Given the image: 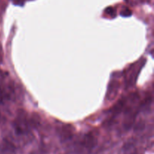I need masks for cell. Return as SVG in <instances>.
<instances>
[{
  "mask_svg": "<svg viewBox=\"0 0 154 154\" xmlns=\"http://www.w3.org/2000/svg\"><path fill=\"white\" fill-rule=\"evenodd\" d=\"M0 94L11 99L14 94V86L8 74L0 69Z\"/></svg>",
  "mask_w": 154,
  "mask_h": 154,
  "instance_id": "1",
  "label": "cell"
},
{
  "mask_svg": "<svg viewBox=\"0 0 154 154\" xmlns=\"http://www.w3.org/2000/svg\"><path fill=\"white\" fill-rule=\"evenodd\" d=\"M144 63H140L138 64H135L129 68V70L126 75V84L128 86H132L135 84V81L137 79V76L139 74L140 70L142 68Z\"/></svg>",
  "mask_w": 154,
  "mask_h": 154,
  "instance_id": "2",
  "label": "cell"
},
{
  "mask_svg": "<svg viewBox=\"0 0 154 154\" xmlns=\"http://www.w3.org/2000/svg\"><path fill=\"white\" fill-rule=\"evenodd\" d=\"M105 11H106V13L109 14H111V15H114V13H115V11H114V9L113 8H111V7L108 8H107Z\"/></svg>",
  "mask_w": 154,
  "mask_h": 154,
  "instance_id": "6",
  "label": "cell"
},
{
  "mask_svg": "<svg viewBox=\"0 0 154 154\" xmlns=\"http://www.w3.org/2000/svg\"><path fill=\"white\" fill-rule=\"evenodd\" d=\"M0 154H16V148L11 142L5 140L0 144Z\"/></svg>",
  "mask_w": 154,
  "mask_h": 154,
  "instance_id": "3",
  "label": "cell"
},
{
  "mask_svg": "<svg viewBox=\"0 0 154 154\" xmlns=\"http://www.w3.org/2000/svg\"><path fill=\"white\" fill-rule=\"evenodd\" d=\"M117 82H116V81H113V82H111V87H108V97H109L110 96L113 98L115 96L116 93H117V88H118V86H117Z\"/></svg>",
  "mask_w": 154,
  "mask_h": 154,
  "instance_id": "4",
  "label": "cell"
},
{
  "mask_svg": "<svg viewBox=\"0 0 154 154\" xmlns=\"http://www.w3.org/2000/svg\"><path fill=\"white\" fill-rule=\"evenodd\" d=\"M3 58V52H2V48L1 45H0V63L2 61Z\"/></svg>",
  "mask_w": 154,
  "mask_h": 154,
  "instance_id": "7",
  "label": "cell"
},
{
  "mask_svg": "<svg viewBox=\"0 0 154 154\" xmlns=\"http://www.w3.org/2000/svg\"><path fill=\"white\" fill-rule=\"evenodd\" d=\"M131 14H132V12H131V11L128 8H126L125 10H123V11L121 12L122 16L128 17V16H130Z\"/></svg>",
  "mask_w": 154,
  "mask_h": 154,
  "instance_id": "5",
  "label": "cell"
}]
</instances>
